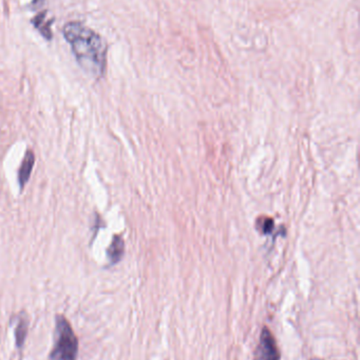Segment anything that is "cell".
Instances as JSON below:
<instances>
[{"label":"cell","mask_w":360,"mask_h":360,"mask_svg":"<svg viewBox=\"0 0 360 360\" xmlns=\"http://www.w3.org/2000/svg\"><path fill=\"white\" fill-rule=\"evenodd\" d=\"M63 34L85 73L101 78L107 61V46L101 36L80 22L66 23Z\"/></svg>","instance_id":"obj_1"},{"label":"cell","mask_w":360,"mask_h":360,"mask_svg":"<svg viewBox=\"0 0 360 360\" xmlns=\"http://www.w3.org/2000/svg\"><path fill=\"white\" fill-rule=\"evenodd\" d=\"M78 340L69 321L63 315H57L55 321L54 346L49 360H76Z\"/></svg>","instance_id":"obj_2"},{"label":"cell","mask_w":360,"mask_h":360,"mask_svg":"<svg viewBox=\"0 0 360 360\" xmlns=\"http://www.w3.org/2000/svg\"><path fill=\"white\" fill-rule=\"evenodd\" d=\"M257 360H279L276 342L268 329H264L260 336L257 349Z\"/></svg>","instance_id":"obj_3"},{"label":"cell","mask_w":360,"mask_h":360,"mask_svg":"<svg viewBox=\"0 0 360 360\" xmlns=\"http://www.w3.org/2000/svg\"><path fill=\"white\" fill-rule=\"evenodd\" d=\"M34 162H35V155L33 152L27 151L18 171V182L21 190H23L25 184L29 181L32 170H33Z\"/></svg>","instance_id":"obj_4"},{"label":"cell","mask_w":360,"mask_h":360,"mask_svg":"<svg viewBox=\"0 0 360 360\" xmlns=\"http://www.w3.org/2000/svg\"><path fill=\"white\" fill-rule=\"evenodd\" d=\"M27 329H29V319L25 313H21L17 319L16 328H15V342L18 349H21L25 345L27 338Z\"/></svg>","instance_id":"obj_5"},{"label":"cell","mask_w":360,"mask_h":360,"mask_svg":"<svg viewBox=\"0 0 360 360\" xmlns=\"http://www.w3.org/2000/svg\"><path fill=\"white\" fill-rule=\"evenodd\" d=\"M124 254V241L120 236H114L111 245L107 250V256L112 264H116L122 259Z\"/></svg>","instance_id":"obj_6"},{"label":"cell","mask_w":360,"mask_h":360,"mask_svg":"<svg viewBox=\"0 0 360 360\" xmlns=\"http://www.w3.org/2000/svg\"><path fill=\"white\" fill-rule=\"evenodd\" d=\"M34 27L44 36V37L50 39L51 38V29H50V22H46L44 20V15L39 14L34 18L33 20Z\"/></svg>","instance_id":"obj_7"},{"label":"cell","mask_w":360,"mask_h":360,"mask_svg":"<svg viewBox=\"0 0 360 360\" xmlns=\"http://www.w3.org/2000/svg\"><path fill=\"white\" fill-rule=\"evenodd\" d=\"M312 360H321V359H312Z\"/></svg>","instance_id":"obj_8"}]
</instances>
